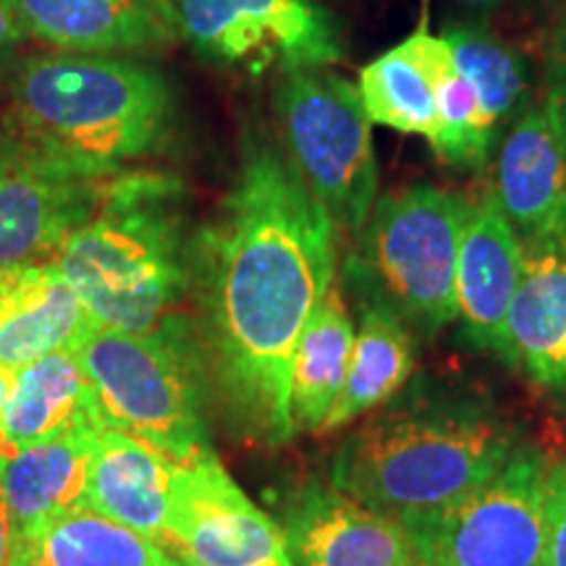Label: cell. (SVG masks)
<instances>
[{"mask_svg": "<svg viewBox=\"0 0 566 566\" xmlns=\"http://www.w3.org/2000/svg\"><path fill=\"white\" fill-rule=\"evenodd\" d=\"M336 229L286 150L252 137L216 216L195 233L192 292L212 396L247 443L275 449L296 436L292 357L336 281Z\"/></svg>", "mask_w": 566, "mask_h": 566, "instance_id": "cell-1", "label": "cell"}, {"mask_svg": "<svg viewBox=\"0 0 566 566\" xmlns=\"http://www.w3.org/2000/svg\"><path fill=\"white\" fill-rule=\"evenodd\" d=\"M9 97L6 124L27 150L82 181H108L163 150L176 116L166 76L116 55H30Z\"/></svg>", "mask_w": 566, "mask_h": 566, "instance_id": "cell-2", "label": "cell"}, {"mask_svg": "<svg viewBox=\"0 0 566 566\" xmlns=\"http://www.w3.org/2000/svg\"><path fill=\"white\" fill-rule=\"evenodd\" d=\"M516 446L512 424L485 401L412 391L346 436L331 459V483L401 520L475 491Z\"/></svg>", "mask_w": 566, "mask_h": 566, "instance_id": "cell-3", "label": "cell"}, {"mask_svg": "<svg viewBox=\"0 0 566 566\" xmlns=\"http://www.w3.org/2000/svg\"><path fill=\"white\" fill-rule=\"evenodd\" d=\"M187 187L171 174L113 176L59 260L92 325L142 334L192 292Z\"/></svg>", "mask_w": 566, "mask_h": 566, "instance_id": "cell-4", "label": "cell"}, {"mask_svg": "<svg viewBox=\"0 0 566 566\" xmlns=\"http://www.w3.org/2000/svg\"><path fill=\"white\" fill-rule=\"evenodd\" d=\"M105 428L153 443L176 462L216 454L208 428V357L189 317L171 313L142 334L92 328L71 346Z\"/></svg>", "mask_w": 566, "mask_h": 566, "instance_id": "cell-5", "label": "cell"}, {"mask_svg": "<svg viewBox=\"0 0 566 566\" xmlns=\"http://www.w3.org/2000/svg\"><path fill=\"white\" fill-rule=\"evenodd\" d=\"M470 200L433 184L378 197L363 226L359 258L346 273L409 323L433 336L457 321V260Z\"/></svg>", "mask_w": 566, "mask_h": 566, "instance_id": "cell-6", "label": "cell"}, {"mask_svg": "<svg viewBox=\"0 0 566 566\" xmlns=\"http://www.w3.org/2000/svg\"><path fill=\"white\" fill-rule=\"evenodd\" d=\"M275 113L286 155L336 226L363 231L378 200L373 122L357 84L331 69L281 76Z\"/></svg>", "mask_w": 566, "mask_h": 566, "instance_id": "cell-7", "label": "cell"}, {"mask_svg": "<svg viewBox=\"0 0 566 566\" xmlns=\"http://www.w3.org/2000/svg\"><path fill=\"white\" fill-rule=\"evenodd\" d=\"M548 478L546 457L520 443L475 491L396 522L415 554L436 566H543Z\"/></svg>", "mask_w": 566, "mask_h": 566, "instance_id": "cell-8", "label": "cell"}, {"mask_svg": "<svg viewBox=\"0 0 566 566\" xmlns=\"http://www.w3.org/2000/svg\"><path fill=\"white\" fill-rule=\"evenodd\" d=\"M205 59L250 71L328 69L344 59L338 21L317 0H174Z\"/></svg>", "mask_w": 566, "mask_h": 566, "instance_id": "cell-9", "label": "cell"}, {"mask_svg": "<svg viewBox=\"0 0 566 566\" xmlns=\"http://www.w3.org/2000/svg\"><path fill=\"white\" fill-rule=\"evenodd\" d=\"M163 546L187 566H294L279 522L216 454L176 462Z\"/></svg>", "mask_w": 566, "mask_h": 566, "instance_id": "cell-10", "label": "cell"}, {"mask_svg": "<svg viewBox=\"0 0 566 566\" xmlns=\"http://www.w3.org/2000/svg\"><path fill=\"white\" fill-rule=\"evenodd\" d=\"M108 181L53 171L0 122V271L59 260L71 233L97 210Z\"/></svg>", "mask_w": 566, "mask_h": 566, "instance_id": "cell-11", "label": "cell"}, {"mask_svg": "<svg viewBox=\"0 0 566 566\" xmlns=\"http://www.w3.org/2000/svg\"><path fill=\"white\" fill-rule=\"evenodd\" d=\"M275 506L294 566H405L417 556L401 522L359 504L334 483L302 480Z\"/></svg>", "mask_w": 566, "mask_h": 566, "instance_id": "cell-12", "label": "cell"}, {"mask_svg": "<svg viewBox=\"0 0 566 566\" xmlns=\"http://www.w3.org/2000/svg\"><path fill=\"white\" fill-rule=\"evenodd\" d=\"M493 197L522 244L566 237V124L548 97L501 137Z\"/></svg>", "mask_w": 566, "mask_h": 566, "instance_id": "cell-13", "label": "cell"}, {"mask_svg": "<svg viewBox=\"0 0 566 566\" xmlns=\"http://www.w3.org/2000/svg\"><path fill=\"white\" fill-rule=\"evenodd\" d=\"M525 273V244L493 192L470 200L457 260V321L475 349L512 365L509 313Z\"/></svg>", "mask_w": 566, "mask_h": 566, "instance_id": "cell-14", "label": "cell"}, {"mask_svg": "<svg viewBox=\"0 0 566 566\" xmlns=\"http://www.w3.org/2000/svg\"><path fill=\"white\" fill-rule=\"evenodd\" d=\"M27 38L59 53H163L184 27L174 0H9Z\"/></svg>", "mask_w": 566, "mask_h": 566, "instance_id": "cell-15", "label": "cell"}, {"mask_svg": "<svg viewBox=\"0 0 566 566\" xmlns=\"http://www.w3.org/2000/svg\"><path fill=\"white\" fill-rule=\"evenodd\" d=\"M512 367L566 405V237L525 244V273L509 313Z\"/></svg>", "mask_w": 566, "mask_h": 566, "instance_id": "cell-16", "label": "cell"}, {"mask_svg": "<svg viewBox=\"0 0 566 566\" xmlns=\"http://www.w3.org/2000/svg\"><path fill=\"white\" fill-rule=\"evenodd\" d=\"M174 467L176 459L153 443L118 428H103L92 446L82 506L163 546Z\"/></svg>", "mask_w": 566, "mask_h": 566, "instance_id": "cell-17", "label": "cell"}, {"mask_svg": "<svg viewBox=\"0 0 566 566\" xmlns=\"http://www.w3.org/2000/svg\"><path fill=\"white\" fill-rule=\"evenodd\" d=\"M92 321L61 265L51 263L0 271V367H19L71 349Z\"/></svg>", "mask_w": 566, "mask_h": 566, "instance_id": "cell-18", "label": "cell"}, {"mask_svg": "<svg viewBox=\"0 0 566 566\" xmlns=\"http://www.w3.org/2000/svg\"><path fill=\"white\" fill-rule=\"evenodd\" d=\"M76 428H105L97 396L74 349L19 367L0 417V457Z\"/></svg>", "mask_w": 566, "mask_h": 566, "instance_id": "cell-19", "label": "cell"}, {"mask_svg": "<svg viewBox=\"0 0 566 566\" xmlns=\"http://www.w3.org/2000/svg\"><path fill=\"white\" fill-rule=\"evenodd\" d=\"M354 292L359 294V321L354 325L349 373L317 436L336 433L386 407L415 370V331L409 323L373 289L354 283Z\"/></svg>", "mask_w": 566, "mask_h": 566, "instance_id": "cell-20", "label": "cell"}, {"mask_svg": "<svg viewBox=\"0 0 566 566\" xmlns=\"http://www.w3.org/2000/svg\"><path fill=\"white\" fill-rule=\"evenodd\" d=\"M103 428H76L0 457L6 504L13 537L55 514L82 506L87 491L92 446Z\"/></svg>", "mask_w": 566, "mask_h": 566, "instance_id": "cell-21", "label": "cell"}, {"mask_svg": "<svg viewBox=\"0 0 566 566\" xmlns=\"http://www.w3.org/2000/svg\"><path fill=\"white\" fill-rule=\"evenodd\" d=\"M11 566H184L179 558L118 525L76 506L13 537Z\"/></svg>", "mask_w": 566, "mask_h": 566, "instance_id": "cell-22", "label": "cell"}, {"mask_svg": "<svg viewBox=\"0 0 566 566\" xmlns=\"http://www.w3.org/2000/svg\"><path fill=\"white\" fill-rule=\"evenodd\" d=\"M354 323L342 286L334 281L304 325L289 375V409L296 433H321L346 384Z\"/></svg>", "mask_w": 566, "mask_h": 566, "instance_id": "cell-23", "label": "cell"}, {"mask_svg": "<svg viewBox=\"0 0 566 566\" xmlns=\"http://www.w3.org/2000/svg\"><path fill=\"white\" fill-rule=\"evenodd\" d=\"M449 42L459 74L475 90L480 132L495 150L509 124L527 108L530 69L509 42L478 24H449L441 32Z\"/></svg>", "mask_w": 566, "mask_h": 566, "instance_id": "cell-24", "label": "cell"}, {"mask_svg": "<svg viewBox=\"0 0 566 566\" xmlns=\"http://www.w3.org/2000/svg\"><path fill=\"white\" fill-rule=\"evenodd\" d=\"M357 90L373 124L424 137L433 150L438 113L422 30H415L405 42L367 63L359 71Z\"/></svg>", "mask_w": 566, "mask_h": 566, "instance_id": "cell-25", "label": "cell"}, {"mask_svg": "<svg viewBox=\"0 0 566 566\" xmlns=\"http://www.w3.org/2000/svg\"><path fill=\"white\" fill-rule=\"evenodd\" d=\"M420 30L430 76H433L438 113V142L433 153L459 171H485L493 150L485 145L483 132H480L475 90L459 74L449 42L424 24Z\"/></svg>", "mask_w": 566, "mask_h": 566, "instance_id": "cell-26", "label": "cell"}, {"mask_svg": "<svg viewBox=\"0 0 566 566\" xmlns=\"http://www.w3.org/2000/svg\"><path fill=\"white\" fill-rule=\"evenodd\" d=\"M543 566H566V462L551 467Z\"/></svg>", "mask_w": 566, "mask_h": 566, "instance_id": "cell-27", "label": "cell"}, {"mask_svg": "<svg viewBox=\"0 0 566 566\" xmlns=\"http://www.w3.org/2000/svg\"><path fill=\"white\" fill-rule=\"evenodd\" d=\"M546 97L556 105L558 116L566 124V19L558 24L548 48V80Z\"/></svg>", "mask_w": 566, "mask_h": 566, "instance_id": "cell-28", "label": "cell"}, {"mask_svg": "<svg viewBox=\"0 0 566 566\" xmlns=\"http://www.w3.org/2000/svg\"><path fill=\"white\" fill-rule=\"evenodd\" d=\"M27 40L21 30L17 13H13L9 0H0V66H6L17 53V48Z\"/></svg>", "mask_w": 566, "mask_h": 566, "instance_id": "cell-29", "label": "cell"}, {"mask_svg": "<svg viewBox=\"0 0 566 566\" xmlns=\"http://www.w3.org/2000/svg\"><path fill=\"white\" fill-rule=\"evenodd\" d=\"M11 546H13L11 514H9V504H6L3 480H0V566H11Z\"/></svg>", "mask_w": 566, "mask_h": 566, "instance_id": "cell-30", "label": "cell"}, {"mask_svg": "<svg viewBox=\"0 0 566 566\" xmlns=\"http://www.w3.org/2000/svg\"><path fill=\"white\" fill-rule=\"evenodd\" d=\"M11 386H13V370H6V367H0V417H3L6 401H9Z\"/></svg>", "mask_w": 566, "mask_h": 566, "instance_id": "cell-31", "label": "cell"}, {"mask_svg": "<svg viewBox=\"0 0 566 566\" xmlns=\"http://www.w3.org/2000/svg\"><path fill=\"white\" fill-rule=\"evenodd\" d=\"M462 3L467 6V9H472L478 13H493L501 3H504V0H462Z\"/></svg>", "mask_w": 566, "mask_h": 566, "instance_id": "cell-32", "label": "cell"}, {"mask_svg": "<svg viewBox=\"0 0 566 566\" xmlns=\"http://www.w3.org/2000/svg\"><path fill=\"white\" fill-rule=\"evenodd\" d=\"M405 566H436V564H430V562H424V558H420V556H415L412 562H407Z\"/></svg>", "mask_w": 566, "mask_h": 566, "instance_id": "cell-33", "label": "cell"}, {"mask_svg": "<svg viewBox=\"0 0 566 566\" xmlns=\"http://www.w3.org/2000/svg\"><path fill=\"white\" fill-rule=\"evenodd\" d=\"M184 566H187V564H184Z\"/></svg>", "mask_w": 566, "mask_h": 566, "instance_id": "cell-34", "label": "cell"}]
</instances>
